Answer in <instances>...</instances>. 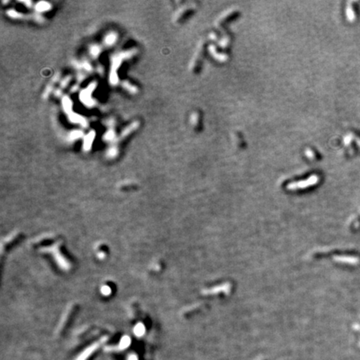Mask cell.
Here are the masks:
<instances>
[{
    "instance_id": "5b68a950",
    "label": "cell",
    "mask_w": 360,
    "mask_h": 360,
    "mask_svg": "<svg viewBox=\"0 0 360 360\" xmlns=\"http://www.w3.org/2000/svg\"><path fill=\"white\" fill-rule=\"evenodd\" d=\"M190 123L195 129H200L202 127L201 113L199 112H193L190 116Z\"/></svg>"
},
{
    "instance_id": "277c9868",
    "label": "cell",
    "mask_w": 360,
    "mask_h": 360,
    "mask_svg": "<svg viewBox=\"0 0 360 360\" xmlns=\"http://www.w3.org/2000/svg\"><path fill=\"white\" fill-rule=\"evenodd\" d=\"M318 176H311L307 181H303V182H300V183H292L290 184L291 188H306V186L308 185H313L315 183H318Z\"/></svg>"
},
{
    "instance_id": "7c38bea8",
    "label": "cell",
    "mask_w": 360,
    "mask_h": 360,
    "mask_svg": "<svg viewBox=\"0 0 360 360\" xmlns=\"http://www.w3.org/2000/svg\"><path fill=\"white\" fill-rule=\"evenodd\" d=\"M134 332H135V334H137L138 336H140V335H142V334L144 333V326H142V325H138V326L135 328V329H134Z\"/></svg>"
},
{
    "instance_id": "6da1fadb",
    "label": "cell",
    "mask_w": 360,
    "mask_h": 360,
    "mask_svg": "<svg viewBox=\"0 0 360 360\" xmlns=\"http://www.w3.org/2000/svg\"><path fill=\"white\" fill-rule=\"evenodd\" d=\"M204 42H201V44H199V46L197 48L194 57H193V60H192V63L190 64V69L193 72H196L198 70L199 67L201 66V63L203 61V58H204Z\"/></svg>"
},
{
    "instance_id": "e0dca14e",
    "label": "cell",
    "mask_w": 360,
    "mask_h": 360,
    "mask_svg": "<svg viewBox=\"0 0 360 360\" xmlns=\"http://www.w3.org/2000/svg\"><path fill=\"white\" fill-rule=\"evenodd\" d=\"M81 133H79V132H74V133H72V134H71V137H72V138H78L79 136L81 135L80 134Z\"/></svg>"
},
{
    "instance_id": "4fadbf2b",
    "label": "cell",
    "mask_w": 360,
    "mask_h": 360,
    "mask_svg": "<svg viewBox=\"0 0 360 360\" xmlns=\"http://www.w3.org/2000/svg\"><path fill=\"white\" fill-rule=\"evenodd\" d=\"M129 343H130V340H129V339H128V338H127V337H125V338H123V339H122L121 344H120V346H121V348H124L128 347V345L129 344Z\"/></svg>"
},
{
    "instance_id": "8992f818",
    "label": "cell",
    "mask_w": 360,
    "mask_h": 360,
    "mask_svg": "<svg viewBox=\"0 0 360 360\" xmlns=\"http://www.w3.org/2000/svg\"><path fill=\"white\" fill-rule=\"evenodd\" d=\"M304 154H305V156L307 157L308 159L312 160V161H313V160H315V159H318V154H317V152H316L314 149H311V148H308V149H306L305 152H304Z\"/></svg>"
},
{
    "instance_id": "9c48e42d",
    "label": "cell",
    "mask_w": 360,
    "mask_h": 360,
    "mask_svg": "<svg viewBox=\"0 0 360 360\" xmlns=\"http://www.w3.org/2000/svg\"><path fill=\"white\" fill-rule=\"evenodd\" d=\"M50 8V5L48 3L45 2H41V3H38V5L36 6V9L39 12H43V11L48 10Z\"/></svg>"
},
{
    "instance_id": "d6986e66",
    "label": "cell",
    "mask_w": 360,
    "mask_h": 360,
    "mask_svg": "<svg viewBox=\"0 0 360 360\" xmlns=\"http://www.w3.org/2000/svg\"><path fill=\"white\" fill-rule=\"evenodd\" d=\"M128 360H138V358H136V356H133V355H132V356H130V357H129Z\"/></svg>"
},
{
    "instance_id": "8fae6325",
    "label": "cell",
    "mask_w": 360,
    "mask_h": 360,
    "mask_svg": "<svg viewBox=\"0 0 360 360\" xmlns=\"http://www.w3.org/2000/svg\"><path fill=\"white\" fill-rule=\"evenodd\" d=\"M63 100V106H64V108H65L67 111H69V110L71 109V106H72V102H71V100L68 99V97H65Z\"/></svg>"
},
{
    "instance_id": "ac0fdd59",
    "label": "cell",
    "mask_w": 360,
    "mask_h": 360,
    "mask_svg": "<svg viewBox=\"0 0 360 360\" xmlns=\"http://www.w3.org/2000/svg\"><path fill=\"white\" fill-rule=\"evenodd\" d=\"M108 154H109L110 155H111V156L113 157V156H114L115 154H117V152L115 151V149H110L109 152H108Z\"/></svg>"
},
{
    "instance_id": "5bb4252c",
    "label": "cell",
    "mask_w": 360,
    "mask_h": 360,
    "mask_svg": "<svg viewBox=\"0 0 360 360\" xmlns=\"http://www.w3.org/2000/svg\"><path fill=\"white\" fill-rule=\"evenodd\" d=\"M88 140H86L85 141V144H84V147H85V149H86L87 147H88V149H89L90 148V146H91V144H92V140L94 139V136H93V134H89L88 137Z\"/></svg>"
},
{
    "instance_id": "52a82bcc",
    "label": "cell",
    "mask_w": 360,
    "mask_h": 360,
    "mask_svg": "<svg viewBox=\"0 0 360 360\" xmlns=\"http://www.w3.org/2000/svg\"><path fill=\"white\" fill-rule=\"evenodd\" d=\"M233 139H234V141H233L234 142V144L238 147V148H243V146L245 145L244 142L243 141V138H242V135H241L240 133H234V138H233Z\"/></svg>"
},
{
    "instance_id": "3957f363",
    "label": "cell",
    "mask_w": 360,
    "mask_h": 360,
    "mask_svg": "<svg viewBox=\"0 0 360 360\" xmlns=\"http://www.w3.org/2000/svg\"><path fill=\"white\" fill-rule=\"evenodd\" d=\"M209 53H210V54H211L217 61L221 62V63H225V62H227L228 60V58H229L228 55L226 54V53H221L218 52L216 49V47H215L214 45H210V46H209Z\"/></svg>"
},
{
    "instance_id": "9a60e30c",
    "label": "cell",
    "mask_w": 360,
    "mask_h": 360,
    "mask_svg": "<svg viewBox=\"0 0 360 360\" xmlns=\"http://www.w3.org/2000/svg\"><path fill=\"white\" fill-rule=\"evenodd\" d=\"M114 133L113 132V131H109V132H108V133H106V134H105L104 136V138L106 139V140H108V141H111L112 139H113V138H114Z\"/></svg>"
},
{
    "instance_id": "30bf717a",
    "label": "cell",
    "mask_w": 360,
    "mask_h": 360,
    "mask_svg": "<svg viewBox=\"0 0 360 360\" xmlns=\"http://www.w3.org/2000/svg\"><path fill=\"white\" fill-rule=\"evenodd\" d=\"M116 39H117V37H116V35H115L114 34H110L106 37V39H105V44L108 45H112L116 42Z\"/></svg>"
},
{
    "instance_id": "7a4b0ae2",
    "label": "cell",
    "mask_w": 360,
    "mask_h": 360,
    "mask_svg": "<svg viewBox=\"0 0 360 360\" xmlns=\"http://www.w3.org/2000/svg\"><path fill=\"white\" fill-rule=\"evenodd\" d=\"M238 14V12L236 9H234V8L228 9V11H225L222 15L219 16V18L217 19L215 24H216L217 27L223 26V25L224 24H226L227 22L230 21V20L233 19V18H234Z\"/></svg>"
},
{
    "instance_id": "2e32d148",
    "label": "cell",
    "mask_w": 360,
    "mask_h": 360,
    "mask_svg": "<svg viewBox=\"0 0 360 360\" xmlns=\"http://www.w3.org/2000/svg\"><path fill=\"white\" fill-rule=\"evenodd\" d=\"M99 52H100V49H99V48L98 46H94V47L92 48L91 54L93 56H98L99 54Z\"/></svg>"
},
{
    "instance_id": "ba28073f",
    "label": "cell",
    "mask_w": 360,
    "mask_h": 360,
    "mask_svg": "<svg viewBox=\"0 0 360 360\" xmlns=\"http://www.w3.org/2000/svg\"><path fill=\"white\" fill-rule=\"evenodd\" d=\"M230 43H231V38L229 36H225L219 41V44L223 48H228Z\"/></svg>"
}]
</instances>
